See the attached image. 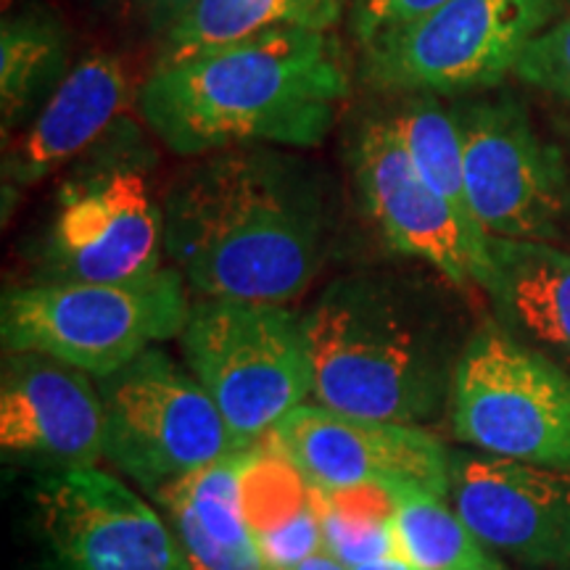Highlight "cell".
I'll return each instance as SVG.
<instances>
[{"instance_id":"6da1fadb","label":"cell","mask_w":570,"mask_h":570,"mask_svg":"<svg viewBox=\"0 0 570 570\" xmlns=\"http://www.w3.org/2000/svg\"><path fill=\"white\" fill-rule=\"evenodd\" d=\"M164 254L204 298L285 304L325 256L323 190L302 159L265 146L202 156L161 204Z\"/></svg>"},{"instance_id":"7a4b0ae2","label":"cell","mask_w":570,"mask_h":570,"mask_svg":"<svg viewBox=\"0 0 570 570\" xmlns=\"http://www.w3.org/2000/svg\"><path fill=\"white\" fill-rule=\"evenodd\" d=\"M348 90L336 35L273 30L159 63L138 106L164 146L198 159L244 146H320Z\"/></svg>"},{"instance_id":"3957f363","label":"cell","mask_w":570,"mask_h":570,"mask_svg":"<svg viewBox=\"0 0 570 570\" xmlns=\"http://www.w3.org/2000/svg\"><path fill=\"white\" fill-rule=\"evenodd\" d=\"M312 399L344 415L420 425L452 394V354L415 285L360 273L333 281L304 315Z\"/></svg>"},{"instance_id":"277c9868","label":"cell","mask_w":570,"mask_h":570,"mask_svg":"<svg viewBox=\"0 0 570 570\" xmlns=\"http://www.w3.org/2000/svg\"><path fill=\"white\" fill-rule=\"evenodd\" d=\"M190 306L175 267L122 283H30L6 291L0 336L6 354L53 356L106 377L183 336Z\"/></svg>"},{"instance_id":"5b68a950","label":"cell","mask_w":570,"mask_h":570,"mask_svg":"<svg viewBox=\"0 0 570 570\" xmlns=\"http://www.w3.org/2000/svg\"><path fill=\"white\" fill-rule=\"evenodd\" d=\"M180 341L185 365L223 412L238 452L265 444L312 396L304 317L285 304L202 298Z\"/></svg>"},{"instance_id":"8992f818","label":"cell","mask_w":570,"mask_h":570,"mask_svg":"<svg viewBox=\"0 0 570 570\" xmlns=\"http://www.w3.org/2000/svg\"><path fill=\"white\" fill-rule=\"evenodd\" d=\"M449 420L475 452L570 470V373L508 327L481 325L462 346Z\"/></svg>"},{"instance_id":"52a82bcc","label":"cell","mask_w":570,"mask_h":570,"mask_svg":"<svg viewBox=\"0 0 570 570\" xmlns=\"http://www.w3.org/2000/svg\"><path fill=\"white\" fill-rule=\"evenodd\" d=\"M566 0H449L417 24L362 53L370 88L458 98L497 88Z\"/></svg>"},{"instance_id":"ba28073f","label":"cell","mask_w":570,"mask_h":570,"mask_svg":"<svg viewBox=\"0 0 570 570\" xmlns=\"http://www.w3.org/2000/svg\"><path fill=\"white\" fill-rule=\"evenodd\" d=\"M98 391L106 460L151 494L238 452L206 389L159 346L98 377Z\"/></svg>"},{"instance_id":"9c48e42d","label":"cell","mask_w":570,"mask_h":570,"mask_svg":"<svg viewBox=\"0 0 570 570\" xmlns=\"http://www.w3.org/2000/svg\"><path fill=\"white\" fill-rule=\"evenodd\" d=\"M465 151V190L483 233L552 244L570 212L566 156L544 140L515 98L454 109Z\"/></svg>"},{"instance_id":"30bf717a","label":"cell","mask_w":570,"mask_h":570,"mask_svg":"<svg viewBox=\"0 0 570 570\" xmlns=\"http://www.w3.org/2000/svg\"><path fill=\"white\" fill-rule=\"evenodd\" d=\"M32 518L40 570H190L167 518L106 470L42 473Z\"/></svg>"},{"instance_id":"8fae6325","label":"cell","mask_w":570,"mask_h":570,"mask_svg":"<svg viewBox=\"0 0 570 570\" xmlns=\"http://www.w3.org/2000/svg\"><path fill=\"white\" fill-rule=\"evenodd\" d=\"M164 214L135 159L85 169L63 185L38 283H122L161 269Z\"/></svg>"},{"instance_id":"7c38bea8","label":"cell","mask_w":570,"mask_h":570,"mask_svg":"<svg viewBox=\"0 0 570 570\" xmlns=\"http://www.w3.org/2000/svg\"><path fill=\"white\" fill-rule=\"evenodd\" d=\"M352 173L360 202L391 252L433 267L454 288L487 285L489 235L420 177L391 117L362 125Z\"/></svg>"},{"instance_id":"4fadbf2b","label":"cell","mask_w":570,"mask_h":570,"mask_svg":"<svg viewBox=\"0 0 570 570\" xmlns=\"http://www.w3.org/2000/svg\"><path fill=\"white\" fill-rule=\"evenodd\" d=\"M267 444L285 454L315 489L383 487L449 499L452 452L420 425L344 415L302 404L285 415Z\"/></svg>"},{"instance_id":"5bb4252c","label":"cell","mask_w":570,"mask_h":570,"mask_svg":"<svg viewBox=\"0 0 570 570\" xmlns=\"http://www.w3.org/2000/svg\"><path fill=\"white\" fill-rule=\"evenodd\" d=\"M449 502L489 550L529 568L570 570V470L460 449Z\"/></svg>"},{"instance_id":"9a60e30c","label":"cell","mask_w":570,"mask_h":570,"mask_svg":"<svg viewBox=\"0 0 570 570\" xmlns=\"http://www.w3.org/2000/svg\"><path fill=\"white\" fill-rule=\"evenodd\" d=\"M92 375L42 354H6L0 373V449L42 473L106 460V415Z\"/></svg>"},{"instance_id":"2e32d148","label":"cell","mask_w":570,"mask_h":570,"mask_svg":"<svg viewBox=\"0 0 570 570\" xmlns=\"http://www.w3.org/2000/svg\"><path fill=\"white\" fill-rule=\"evenodd\" d=\"M130 98V75L119 56L92 51L63 77L35 114L6 159V180L19 188L38 185L63 164L101 140Z\"/></svg>"},{"instance_id":"e0dca14e","label":"cell","mask_w":570,"mask_h":570,"mask_svg":"<svg viewBox=\"0 0 570 570\" xmlns=\"http://www.w3.org/2000/svg\"><path fill=\"white\" fill-rule=\"evenodd\" d=\"M489 262L483 291L502 327L570 367V254L541 240L489 235Z\"/></svg>"},{"instance_id":"ac0fdd59","label":"cell","mask_w":570,"mask_h":570,"mask_svg":"<svg viewBox=\"0 0 570 570\" xmlns=\"http://www.w3.org/2000/svg\"><path fill=\"white\" fill-rule=\"evenodd\" d=\"M348 0H198L161 35L159 63H177L273 30L333 32Z\"/></svg>"},{"instance_id":"d6986e66","label":"cell","mask_w":570,"mask_h":570,"mask_svg":"<svg viewBox=\"0 0 570 570\" xmlns=\"http://www.w3.org/2000/svg\"><path fill=\"white\" fill-rule=\"evenodd\" d=\"M69 75V32L51 9L27 6L0 24L3 135L35 117Z\"/></svg>"},{"instance_id":"ffe728a7","label":"cell","mask_w":570,"mask_h":570,"mask_svg":"<svg viewBox=\"0 0 570 570\" xmlns=\"http://www.w3.org/2000/svg\"><path fill=\"white\" fill-rule=\"evenodd\" d=\"M399 554L415 570H508L468 529L446 497L399 491Z\"/></svg>"},{"instance_id":"44dd1931","label":"cell","mask_w":570,"mask_h":570,"mask_svg":"<svg viewBox=\"0 0 570 570\" xmlns=\"http://www.w3.org/2000/svg\"><path fill=\"white\" fill-rule=\"evenodd\" d=\"M391 122L420 177L439 190L470 225L481 227L468 204L465 151L454 109H444L436 96H404V104L391 114Z\"/></svg>"},{"instance_id":"7402d4cb","label":"cell","mask_w":570,"mask_h":570,"mask_svg":"<svg viewBox=\"0 0 570 570\" xmlns=\"http://www.w3.org/2000/svg\"><path fill=\"white\" fill-rule=\"evenodd\" d=\"M240 497L252 537L259 539L315 508V489L302 470L273 446L248 449L240 468Z\"/></svg>"},{"instance_id":"603a6c76","label":"cell","mask_w":570,"mask_h":570,"mask_svg":"<svg viewBox=\"0 0 570 570\" xmlns=\"http://www.w3.org/2000/svg\"><path fill=\"white\" fill-rule=\"evenodd\" d=\"M515 77L558 101L570 117V0L520 56Z\"/></svg>"},{"instance_id":"cb8c5ba5","label":"cell","mask_w":570,"mask_h":570,"mask_svg":"<svg viewBox=\"0 0 570 570\" xmlns=\"http://www.w3.org/2000/svg\"><path fill=\"white\" fill-rule=\"evenodd\" d=\"M315 489V487H312ZM320 529H323V550L333 554L346 568H356L362 562L389 558L399 554L396 539V520L394 523H360V520H346L327 510L325 504L317 502Z\"/></svg>"},{"instance_id":"d4e9b609","label":"cell","mask_w":570,"mask_h":570,"mask_svg":"<svg viewBox=\"0 0 570 570\" xmlns=\"http://www.w3.org/2000/svg\"><path fill=\"white\" fill-rule=\"evenodd\" d=\"M449 0H348V27H352L362 53L377 42L394 38L407 27L417 24Z\"/></svg>"},{"instance_id":"484cf974","label":"cell","mask_w":570,"mask_h":570,"mask_svg":"<svg viewBox=\"0 0 570 570\" xmlns=\"http://www.w3.org/2000/svg\"><path fill=\"white\" fill-rule=\"evenodd\" d=\"M254 541L267 570H288L298 566L302 560L323 550V529H320L317 504L306 510L304 515H298L294 523L283 525V529L273 533H265V537Z\"/></svg>"},{"instance_id":"4316f807","label":"cell","mask_w":570,"mask_h":570,"mask_svg":"<svg viewBox=\"0 0 570 570\" xmlns=\"http://www.w3.org/2000/svg\"><path fill=\"white\" fill-rule=\"evenodd\" d=\"M198 0H132L138 17L151 27L154 32H159V38L175 21H180Z\"/></svg>"},{"instance_id":"83f0119b","label":"cell","mask_w":570,"mask_h":570,"mask_svg":"<svg viewBox=\"0 0 570 570\" xmlns=\"http://www.w3.org/2000/svg\"><path fill=\"white\" fill-rule=\"evenodd\" d=\"M288 570H348V568L344 566V562H338L336 558H333V554H327L325 550H320V552L312 554V558L302 560V562H298V566L288 568Z\"/></svg>"},{"instance_id":"f1b7e54d","label":"cell","mask_w":570,"mask_h":570,"mask_svg":"<svg viewBox=\"0 0 570 570\" xmlns=\"http://www.w3.org/2000/svg\"><path fill=\"white\" fill-rule=\"evenodd\" d=\"M348 570H415V568H412L410 562L402 558V554H389V558H377V560L362 562V566L348 568Z\"/></svg>"}]
</instances>
